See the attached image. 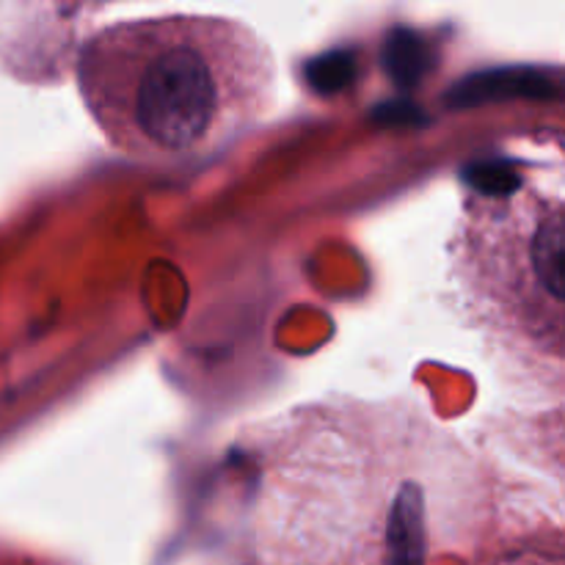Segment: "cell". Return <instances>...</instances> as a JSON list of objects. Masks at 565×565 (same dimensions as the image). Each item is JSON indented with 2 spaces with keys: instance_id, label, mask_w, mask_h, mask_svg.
Here are the masks:
<instances>
[{
  "instance_id": "1",
  "label": "cell",
  "mask_w": 565,
  "mask_h": 565,
  "mask_svg": "<svg viewBox=\"0 0 565 565\" xmlns=\"http://www.w3.org/2000/svg\"><path fill=\"white\" fill-rule=\"evenodd\" d=\"M274 64L232 20L160 17L108 28L81 58V92L108 141L136 158L213 147L265 108Z\"/></svg>"
},
{
  "instance_id": "2",
  "label": "cell",
  "mask_w": 565,
  "mask_h": 565,
  "mask_svg": "<svg viewBox=\"0 0 565 565\" xmlns=\"http://www.w3.org/2000/svg\"><path fill=\"white\" fill-rule=\"evenodd\" d=\"M463 226L458 279L478 320L508 345L561 373L563 364V204L522 191L508 166L478 171ZM561 379V375H557Z\"/></svg>"
},
{
  "instance_id": "3",
  "label": "cell",
  "mask_w": 565,
  "mask_h": 565,
  "mask_svg": "<svg viewBox=\"0 0 565 565\" xmlns=\"http://www.w3.org/2000/svg\"><path fill=\"white\" fill-rule=\"evenodd\" d=\"M386 64H390L392 77L401 86H414L419 77L428 72L430 53L428 44L412 31H395L390 44H386Z\"/></svg>"
},
{
  "instance_id": "4",
  "label": "cell",
  "mask_w": 565,
  "mask_h": 565,
  "mask_svg": "<svg viewBox=\"0 0 565 565\" xmlns=\"http://www.w3.org/2000/svg\"><path fill=\"white\" fill-rule=\"evenodd\" d=\"M356 75V58L353 53H345V50H334V53H326L320 58H315L309 64L307 77L318 92H340Z\"/></svg>"
}]
</instances>
